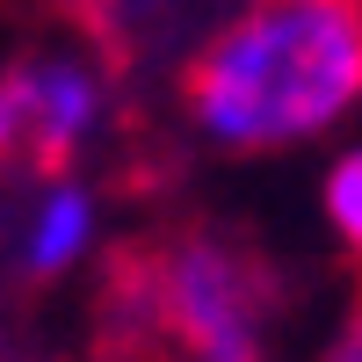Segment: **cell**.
<instances>
[{
	"label": "cell",
	"mask_w": 362,
	"mask_h": 362,
	"mask_svg": "<svg viewBox=\"0 0 362 362\" xmlns=\"http://www.w3.org/2000/svg\"><path fill=\"white\" fill-rule=\"evenodd\" d=\"M181 109L225 153H283L362 109V0H247L181 66Z\"/></svg>",
	"instance_id": "cell-1"
},
{
	"label": "cell",
	"mask_w": 362,
	"mask_h": 362,
	"mask_svg": "<svg viewBox=\"0 0 362 362\" xmlns=\"http://www.w3.org/2000/svg\"><path fill=\"white\" fill-rule=\"evenodd\" d=\"M145 312L181 362H261L268 348V283L232 239H167L145 261Z\"/></svg>",
	"instance_id": "cell-2"
},
{
	"label": "cell",
	"mask_w": 362,
	"mask_h": 362,
	"mask_svg": "<svg viewBox=\"0 0 362 362\" xmlns=\"http://www.w3.org/2000/svg\"><path fill=\"white\" fill-rule=\"evenodd\" d=\"M29 66V174L66 181L109 116V87L87 58H22Z\"/></svg>",
	"instance_id": "cell-3"
},
{
	"label": "cell",
	"mask_w": 362,
	"mask_h": 362,
	"mask_svg": "<svg viewBox=\"0 0 362 362\" xmlns=\"http://www.w3.org/2000/svg\"><path fill=\"white\" fill-rule=\"evenodd\" d=\"M95 225H102V203L87 181H51V189L37 196V210H29V232H22V268L37 283L66 276V268L87 261V247H95Z\"/></svg>",
	"instance_id": "cell-4"
},
{
	"label": "cell",
	"mask_w": 362,
	"mask_h": 362,
	"mask_svg": "<svg viewBox=\"0 0 362 362\" xmlns=\"http://www.w3.org/2000/svg\"><path fill=\"white\" fill-rule=\"evenodd\" d=\"M319 203H326V225H334V239L348 247V261L362 268V145H355V153H341L334 167H326Z\"/></svg>",
	"instance_id": "cell-5"
},
{
	"label": "cell",
	"mask_w": 362,
	"mask_h": 362,
	"mask_svg": "<svg viewBox=\"0 0 362 362\" xmlns=\"http://www.w3.org/2000/svg\"><path fill=\"white\" fill-rule=\"evenodd\" d=\"M87 15L109 44H153L174 22V0H87Z\"/></svg>",
	"instance_id": "cell-6"
},
{
	"label": "cell",
	"mask_w": 362,
	"mask_h": 362,
	"mask_svg": "<svg viewBox=\"0 0 362 362\" xmlns=\"http://www.w3.org/2000/svg\"><path fill=\"white\" fill-rule=\"evenodd\" d=\"M29 167V66L0 73V174Z\"/></svg>",
	"instance_id": "cell-7"
},
{
	"label": "cell",
	"mask_w": 362,
	"mask_h": 362,
	"mask_svg": "<svg viewBox=\"0 0 362 362\" xmlns=\"http://www.w3.org/2000/svg\"><path fill=\"white\" fill-rule=\"evenodd\" d=\"M319 362H362V312H355V319L341 326L334 341H326V355H319Z\"/></svg>",
	"instance_id": "cell-8"
}]
</instances>
